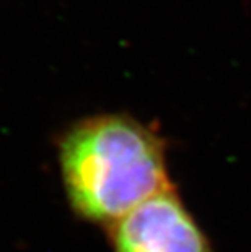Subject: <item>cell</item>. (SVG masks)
Segmentation results:
<instances>
[{"instance_id": "obj_2", "label": "cell", "mask_w": 251, "mask_h": 252, "mask_svg": "<svg viewBox=\"0 0 251 252\" xmlns=\"http://www.w3.org/2000/svg\"><path fill=\"white\" fill-rule=\"evenodd\" d=\"M113 252H215L175 187L106 228Z\"/></svg>"}, {"instance_id": "obj_1", "label": "cell", "mask_w": 251, "mask_h": 252, "mask_svg": "<svg viewBox=\"0 0 251 252\" xmlns=\"http://www.w3.org/2000/svg\"><path fill=\"white\" fill-rule=\"evenodd\" d=\"M57 163L72 212L105 228L173 189L167 143L129 114L88 116L67 127L57 142Z\"/></svg>"}]
</instances>
